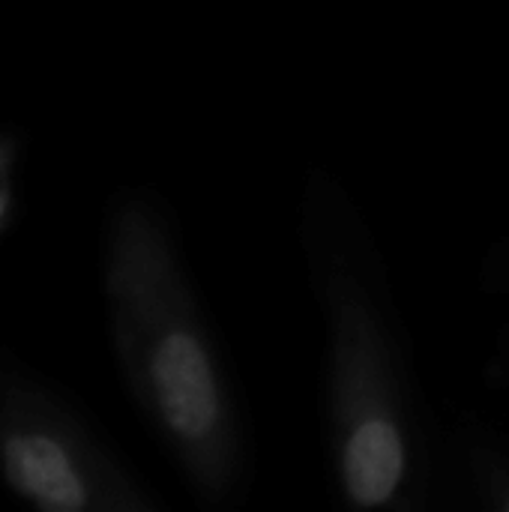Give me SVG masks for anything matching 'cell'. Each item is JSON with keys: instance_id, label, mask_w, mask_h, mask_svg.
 Wrapping results in <instances>:
<instances>
[{"instance_id": "4", "label": "cell", "mask_w": 509, "mask_h": 512, "mask_svg": "<svg viewBox=\"0 0 509 512\" xmlns=\"http://www.w3.org/2000/svg\"><path fill=\"white\" fill-rule=\"evenodd\" d=\"M444 489L486 512H509V441L492 426L456 420L441 444Z\"/></svg>"}, {"instance_id": "1", "label": "cell", "mask_w": 509, "mask_h": 512, "mask_svg": "<svg viewBox=\"0 0 509 512\" xmlns=\"http://www.w3.org/2000/svg\"><path fill=\"white\" fill-rule=\"evenodd\" d=\"M297 240L324 330V438L336 498L360 512H429L444 492L381 240L342 174L315 165Z\"/></svg>"}, {"instance_id": "2", "label": "cell", "mask_w": 509, "mask_h": 512, "mask_svg": "<svg viewBox=\"0 0 509 512\" xmlns=\"http://www.w3.org/2000/svg\"><path fill=\"white\" fill-rule=\"evenodd\" d=\"M99 279L111 354L138 417L201 507L240 504L255 477L249 426L156 189L123 186L108 201Z\"/></svg>"}, {"instance_id": "6", "label": "cell", "mask_w": 509, "mask_h": 512, "mask_svg": "<svg viewBox=\"0 0 509 512\" xmlns=\"http://www.w3.org/2000/svg\"><path fill=\"white\" fill-rule=\"evenodd\" d=\"M486 276H489V288L509 300V240L501 249L492 252V258L486 264ZM486 378L492 384H509V318L501 327V333L495 336L492 354L486 360Z\"/></svg>"}, {"instance_id": "3", "label": "cell", "mask_w": 509, "mask_h": 512, "mask_svg": "<svg viewBox=\"0 0 509 512\" xmlns=\"http://www.w3.org/2000/svg\"><path fill=\"white\" fill-rule=\"evenodd\" d=\"M0 486L39 512H165L81 402L3 342Z\"/></svg>"}, {"instance_id": "5", "label": "cell", "mask_w": 509, "mask_h": 512, "mask_svg": "<svg viewBox=\"0 0 509 512\" xmlns=\"http://www.w3.org/2000/svg\"><path fill=\"white\" fill-rule=\"evenodd\" d=\"M27 156V132L21 126H0V243L21 219V165Z\"/></svg>"}]
</instances>
